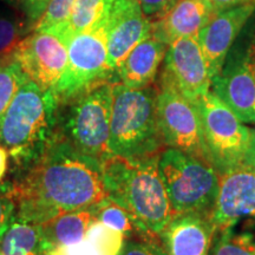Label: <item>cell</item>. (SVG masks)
Masks as SVG:
<instances>
[{"label":"cell","mask_w":255,"mask_h":255,"mask_svg":"<svg viewBox=\"0 0 255 255\" xmlns=\"http://www.w3.org/2000/svg\"><path fill=\"white\" fill-rule=\"evenodd\" d=\"M5 1H8V2H11V4L18 5V4H23L24 0H5Z\"/></svg>","instance_id":"obj_35"},{"label":"cell","mask_w":255,"mask_h":255,"mask_svg":"<svg viewBox=\"0 0 255 255\" xmlns=\"http://www.w3.org/2000/svg\"><path fill=\"white\" fill-rule=\"evenodd\" d=\"M53 90H43L28 79L0 117V145L17 163L34 161L52 137L58 107Z\"/></svg>","instance_id":"obj_4"},{"label":"cell","mask_w":255,"mask_h":255,"mask_svg":"<svg viewBox=\"0 0 255 255\" xmlns=\"http://www.w3.org/2000/svg\"><path fill=\"white\" fill-rule=\"evenodd\" d=\"M151 25L137 0H114L108 18V63L115 73L128 53L151 33Z\"/></svg>","instance_id":"obj_15"},{"label":"cell","mask_w":255,"mask_h":255,"mask_svg":"<svg viewBox=\"0 0 255 255\" xmlns=\"http://www.w3.org/2000/svg\"><path fill=\"white\" fill-rule=\"evenodd\" d=\"M210 161L219 175L244 164L251 143L247 127L212 90L196 101Z\"/></svg>","instance_id":"obj_8"},{"label":"cell","mask_w":255,"mask_h":255,"mask_svg":"<svg viewBox=\"0 0 255 255\" xmlns=\"http://www.w3.org/2000/svg\"><path fill=\"white\" fill-rule=\"evenodd\" d=\"M120 255H168L163 246L157 241L145 239L143 241L128 240L124 245Z\"/></svg>","instance_id":"obj_28"},{"label":"cell","mask_w":255,"mask_h":255,"mask_svg":"<svg viewBox=\"0 0 255 255\" xmlns=\"http://www.w3.org/2000/svg\"><path fill=\"white\" fill-rule=\"evenodd\" d=\"M215 13L208 0H177L163 17L151 21V34L167 45L178 38H197Z\"/></svg>","instance_id":"obj_17"},{"label":"cell","mask_w":255,"mask_h":255,"mask_svg":"<svg viewBox=\"0 0 255 255\" xmlns=\"http://www.w3.org/2000/svg\"><path fill=\"white\" fill-rule=\"evenodd\" d=\"M114 84L104 83L72 100L64 122L66 141L83 154L100 162L110 156Z\"/></svg>","instance_id":"obj_7"},{"label":"cell","mask_w":255,"mask_h":255,"mask_svg":"<svg viewBox=\"0 0 255 255\" xmlns=\"http://www.w3.org/2000/svg\"><path fill=\"white\" fill-rule=\"evenodd\" d=\"M251 216H255V169L244 163L220 175L212 220L222 231Z\"/></svg>","instance_id":"obj_13"},{"label":"cell","mask_w":255,"mask_h":255,"mask_svg":"<svg viewBox=\"0 0 255 255\" xmlns=\"http://www.w3.org/2000/svg\"><path fill=\"white\" fill-rule=\"evenodd\" d=\"M114 0H76L69 21L56 36L69 45L75 34L91 30L105 23L109 18Z\"/></svg>","instance_id":"obj_20"},{"label":"cell","mask_w":255,"mask_h":255,"mask_svg":"<svg viewBox=\"0 0 255 255\" xmlns=\"http://www.w3.org/2000/svg\"><path fill=\"white\" fill-rule=\"evenodd\" d=\"M28 78L13 56L0 60V117Z\"/></svg>","instance_id":"obj_24"},{"label":"cell","mask_w":255,"mask_h":255,"mask_svg":"<svg viewBox=\"0 0 255 255\" xmlns=\"http://www.w3.org/2000/svg\"><path fill=\"white\" fill-rule=\"evenodd\" d=\"M208 255H255V237L233 227L216 231Z\"/></svg>","instance_id":"obj_23"},{"label":"cell","mask_w":255,"mask_h":255,"mask_svg":"<svg viewBox=\"0 0 255 255\" xmlns=\"http://www.w3.org/2000/svg\"><path fill=\"white\" fill-rule=\"evenodd\" d=\"M76 0H50L33 31L56 33L69 21Z\"/></svg>","instance_id":"obj_27"},{"label":"cell","mask_w":255,"mask_h":255,"mask_svg":"<svg viewBox=\"0 0 255 255\" xmlns=\"http://www.w3.org/2000/svg\"><path fill=\"white\" fill-rule=\"evenodd\" d=\"M7 169V151L5 150L4 146L0 145V182L4 178Z\"/></svg>","instance_id":"obj_34"},{"label":"cell","mask_w":255,"mask_h":255,"mask_svg":"<svg viewBox=\"0 0 255 255\" xmlns=\"http://www.w3.org/2000/svg\"><path fill=\"white\" fill-rule=\"evenodd\" d=\"M11 191L19 219L36 225L62 213L90 209L107 197L102 162L59 137L50 139Z\"/></svg>","instance_id":"obj_1"},{"label":"cell","mask_w":255,"mask_h":255,"mask_svg":"<svg viewBox=\"0 0 255 255\" xmlns=\"http://www.w3.org/2000/svg\"><path fill=\"white\" fill-rule=\"evenodd\" d=\"M92 212L95 220L123 233L124 237H130L135 232L138 233L127 210L108 196L97 206L92 207Z\"/></svg>","instance_id":"obj_25"},{"label":"cell","mask_w":255,"mask_h":255,"mask_svg":"<svg viewBox=\"0 0 255 255\" xmlns=\"http://www.w3.org/2000/svg\"><path fill=\"white\" fill-rule=\"evenodd\" d=\"M157 89L152 85L132 89L114 84L110 121V155L143 158L159 155L165 149L157 122Z\"/></svg>","instance_id":"obj_3"},{"label":"cell","mask_w":255,"mask_h":255,"mask_svg":"<svg viewBox=\"0 0 255 255\" xmlns=\"http://www.w3.org/2000/svg\"><path fill=\"white\" fill-rule=\"evenodd\" d=\"M94 220V212L90 208L62 213L38 225L47 253L57 247L70 246L84 240Z\"/></svg>","instance_id":"obj_19"},{"label":"cell","mask_w":255,"mask_h":255,"mask_svg":"<svg viewBox=\"0 0 255 255\" xmlns=\"http://www.w3.org/2000/svg\"><path fill=\"white\" fill-rule=\"evenodd\" d=\"M15 202L11 187H0V239L12 223L14 215Z\"/></svg>","instance_id":"obj_29"},{"label":"cell","mask_w":255,"mask_h":255,"mask_svg":"<svg viewBox=\"0 0 255 255\" xmlns=\"http://www.w3.org/2000/svg\"><path fill=\"white\" fill-rule=\"evenodd\" d=\"M33 31L23 8L0 0V60L13 56L18 44Z\"/></svg>","instance_id":"obj_22"},{"label":"cell","mask_w":255,"mask_h":255,"mask_svg":"<svg viewBox=\"0 0 255 255\" xmlns=\"http://www.w3.org/2000/svg\"><path fill=\"white\" fill-rule=\"evenodd\" d=\"M245 163L255 169V128H251V143Z\"/></svg>","instance_id":"obj_33"},{"label":"cell","mask_w":255,"mask_h":255,"mask_svg":"<svg viewBox=\"0 0 255 255\" xmlns=\"http://www.w3.org/2000/svg\"><path fill=\"white\" fill-rule=\"evenodd\" d=\"M159 155L143 158L110 155L102 162L107 196L127 210L145 238L159 237L176 216L158 171Z\"/></svg>","instance_id":"obj_2"},{"label":"cell","mask_w":255,"mask_h":255,"mask_svg":"<svg viewBox=\"0 0 255 255\" xmlns=\"http://www.w3.org/2000/svg\"><path fill=\"white\" fill-rule=\"evenodd\" d=\"M158 171L175 214L212 213L220 186V175L212 164L165 148L159 155Z\"/></svg>","instance_id":"obj_5"},{"label":"cell","mask_w":255,"mask_h":255,"mask_svg":"<svg viewBox=\"0 0 255 255\" xmlns=\"http://www.w3.org/2000/svg\"><path fill=\"white\" fill-rule=\"evenodd\" d=\"M210 90L239 120L255 126V41L234 50L226 58Z\"/></svg>","instance_id":"obj_10"},{"label":"cell","mask_w":255,"mask_h":255,"mask_svg":"<svg viewBox=\"0 0 255 255\" xmlns=\"http://www.w3.org/2000/svg\"><path fill=\"white\" fill-rule=\"evenodd\" d=\"M68 44L50 32L32 31L13 52V59L30 81L53 90L68 63Z\"/></svg>","instance_id":"obj_11"},{"label":"cell","mask_w":255,"mask_h":255,"mask_svg":"<svg viewBox=\"0 0 255 255\" xmlns=\"http://www.w3.org/2000/svg\"><path fill=\"white\" fill-rule=\"evenodd\" d=\"M114 71L108 63V20L75 34L68 46V63L53 89L58 102L72 101L109 82Z\"/></svg>","instance_id":"obj_6"},{"label":"cell","mask_w":255,"mask_h":255,"mask_svg":"<svg viewBox=\"0 0 255 255\" xmlns=\"http://www.w3.org/2000/svg\"><path fill=\"white\" fill-rule=\"evenodd\" d=\"M50 0H24L23 1V11L26 15L28 21L32 24V26H36L37 21L39 20L41 14L45 11L47 4Z\"/></svg>","instance_id":"obj_31"},{"label":"cell","mask_w":255,"mask_h":255,"mask_svg":"<svg viewBox=\"0 0 255 255\" xmlns=\"http://www.w3.org/2000/svg\"><path fill=\"white\" fill-rule=\"evenodd\" d=\"M0 255H1V253H0Z\"/></svg>","instance_id":"obj_36"},{"label":"cell","mask_w":255,"mask_h":255,"mask_svg":"<svg viewBox=\"0 0 255 255\" xmlns=\"http://www.w3.org/2000/svg\"><path fill=\"white\" fill-rule=\"evenodd\" d=\"M1 255H47L39 226L19 219L0 239Z\"/></svg>","instance_id":"obj_21"},{"label":"cell","mask_w":255,"mask_h":255,"mask_svg":"<svg viewBox=\"0 0 255 255\" xmlns=\"http://www.w3.org/2000/svg\"><path fill=\"white\" fill-rule=\"evenodd\" d=\"M168 45L150 33L139 41L116 70L121 83L128 88L141 89L152 85Z\"/></svg>","instance_id":"obj_18"},{"label":"cell","mask_w":255,"mask_h":255,"mask_svg":"<svg viewBox=\"0 0 255 255\" xmlns=\"http://www.w3.org/2000/svg\"><path fill=\"white\" fill-rule=\"evenodd\" d=\"M216 229L212 213L176 215L159 234L168 255H208Z\"/></svg>","instance_id":"obj_16"},{"label":"cell","mask_w":255,"mask_h":255,"mask_svg":"<svg viewBox=\"0 0 255 255\" xmlns=\"http://www.w3.org/2000/svg\"><path fill=\"white\" fill-rule=\"evenodd\" d=\"M208 1L212 4L215 11L219 12V11H222V9L234 7V6L246 4V2L255 1V0H208Z\"/></svg>","instance_id":"obj_32"},{"label":"cell","mask_w":255,"mask_h":255,"mask_svg":"<svg viewBox=\"0 0 255 255\" xmlns=\"http://www.w3.org/2000/svg\"><path fill=\"white\" fill-rule=\"evenodd\" d=\"M85 239H88L101 255H120L124 245V234L116 229L94 220L89 227Z\"/></svg>","instance_id":"obj_26"},{"label":"cell","mask_w":255,"mask_h":255,"mask_svg":"<svg viewBox=\"0 0 255 255\" xmlns=\"http://www.w3.org/2000/svg\"><path fill=\"white\" fill-rule=\"evenodd\" d=\"M156 111L165 148L178 149L212 164L196 103L184 97L170 83L161 81Z\"/></svg>","instance_id":"obj_9"},{"label":"cell","mask_w":255,"mask_h":255,"mask_svg":"<svg viewBox=\"0 0 255 255\" xmlns=\"http://www.w3.org/2000/svg\"><path fill=\"white\" fill-rule=\"evenodd\" d=\"M161 81L170 83L194 103L210 91L212 78L197 38H178L169 44Z\"/></svg>","instance_id":"obj_12"},{"label":"cell","mask_w":255,"mask_h":255,"mask_svg":"<svg viewBox=\"0 0 255 255\" xmlns=\"http://www.w3.org/2000/svg\"><path fill=\"white\" fill-rule=\"evenodd\" d=\"M137 1L145 17L150 21H155L158 18L163 17L176 4L177 0H137Z\"/></svg>","instance_id":"obj_30"},{"label":"cell","mask_w":255,"mask_h":255,"mask_svg":"<svg viewBox=\"0 0 255 255\" xmlns=\"http://www.w3.org/2000/svg\"><path fill=\"white\" fill-rule=\"evenodd\" d=\"M255 11V1L216 12L197 37L212 81L221 72L233 44Z\"/></svg>","instance_id":"obj_14"}]
</instances>
